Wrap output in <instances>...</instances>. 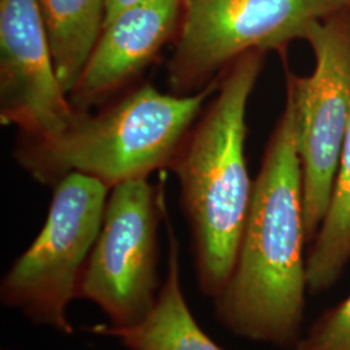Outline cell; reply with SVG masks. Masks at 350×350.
Instances as JSON below:
<instances>
[{"label": "cell", "mask_w": 350, "mask_h": 350, "mask_svg": "<svg viewBox=\"0 0 350 350\" xmlns=\"http://www.w3.org/2000/svg\"><path fill=\"white\" fill-rule=\"evenodd\" d=\"M350 11V0H347ZM350 261V118L332 199L306 257L308 293L332 287Z\"/></svg>", "instance_id": "7c38bea8"}, {"label": "cell", "mask_w": 350, "mask_h": 350, "mask_svg": "<svg viewBox=\"0 0 350 350\" xmlns=\"http://www.w3.org/2000/svg\"><path fill=\"white\" fill-rule=\"evenodd\" d=\"M143 1H147V0H105V24H108L120 13Z\"/></svg>", "instance_id": "5bb4252c"}, {"label": "cell", "mask_w": 350, "mask_h": 350, "mask_svg": "<svg viewBox=\"0 0 350 350\" xmlns=\"http://www.w3.org/2000/svg\"><path fill=\"white\" fill-rule=\"evenodd\" d=\"M3 350H8V349H3Z\"/></svg>", "instance_id": "9a60e30c"}, {"label": "cell", "mask_w": 350, "mask_h": 350, "mask_svg": "<svg viewBox=\"0 0 350 350\" xmlns=\"http://www.w3.org/2000/svg\"><path fill=\"white\" fill-rule=\"evenodd\" d=\"M305 244L296 120L286 94L253 183L232 274L213 300L217 321L239 338L293 349L302 336L308 293Z\"/></svg>", "instance_id": "6da1fadb"}, {"label": "cell", "mask_w": 350, "mask_h": 350, "mask_svg": "<svg viewBox=\"0 0 350 350\" xmlns=\"http://www.w3.org/2000/svg\"><path fill=\"white\" fill-rule=\"evenodd\" d=\"M75 109L52 62L37 0H0V122L20 137L60 133Z\"/></svg>", "instance_id": "ba28073f"}, {"label": "cell", "mask_w": 350, "mask_h": 350, "mask_svg": "<svg viewBox=\"0 0 350 350\" xmlns=\"http://www.w3.org/2000/svg\"><path fill=\"white\" fill-rule=\"evenodd\" d=\"M64 91L72 92L100 38L105 0H37Z\"/></svg>", "instance_id": "8fae6325"}, {"label": "cell", "mask_w": 350, "mask_h": 350, "mask_svg": "<svg viewBox=\"0 0 350 350\" xmlns=\"http://www.w3.org/2000/svg\"><path fill=\"white\" fill-rule=\"evenodd\" d=\"M347 8V0H182L167 86L192 95L217 85L252 51L287 53L314 23Z\"/></svg>", "instance_id": "277c9868"}, {"label": "cell", "mask_w": 350, "mask_h": 350, "mask_svg": "<svg viewBox=\"0 0 350 350\" xmlns=\"http://www.w3.org/2000/svg\"><path fill=\"white\" fill-rule=\"evenodd\" d=\"M111 188L81 173L55 187L46 222L0 284L4 306L37 325L73 334L68 317L88 256L100 232Z\"/></svg>", "instance_id": "5b68a950"}, {"label": "cell", "mask_w": 350, "mask_h": 350, "mask_svg": "<svg viewBox=\"0 0 350 350\" xmlns=\"http://www.w3.org/2000/svg\"><path fill=\"white\" fill-rule=\"evenodd\" d=\"M292 350H350V295L321 314Z\"/></svg>", "instance_id": "4fadbf2b"}, {"label": "cell", "mask_w": 350, "mask_h": 350, "mask_svg": "<svg viewBox=\"0 0 350 350\" xmlns=\"http://www.w3.org/2000/svg\"><path fill=\"white\" fill-rule=\"evenodd\" d=\"M167 270L157 302L139 325L127 328L94 325L88 331L117 338L129 350H225L201 328L188 306L180 280L179 247L166 217Z\"/></svg>", "instance_id": "30bf717a"}, {"label": "cell", "mask_w": 350, "mask_h": 350, "mask_svg": "<svg viewBox=\"0 0 350 350\" xmlns=\"http://www.w3.org/2000/svg\"><path fill=\"white\" fill-rule=\"evenodd\" d=\"M182 0H147L104 25L77 85L69 94L75 111L86 112L129 85L174 39Z\"/></svg>", "instance_id": "9c48e42d"}, {"label": "cell", "mask_w": 350, "mask_h": 350, "mask_svg": "<svg viewBox=\"0 0 350 350\" xmlns=\"http://www.w3.org/2000/svg\"><path fill=\"white\" fill-rule=\"evenodd\" d=\"M163 209L148 178L111 188L77 299L99 306L112 327L142 323L157 302L163 286L157 271V230Z\"/></svg>", "instance_id": "52a82bcc"}, {"label": "cell", "mask_w": 350, "mask_h": 350, "mask_svg": "<svg viewBox=\"0 0 350 350\" xmlns=\"http://www.w3.org/2000/svg\"><path fill=\"white\" fill-rule=\"evenodd\" d=\"M314 53L313 72L299 75L282 62L286 94L293 103L302 172L305 231L313 243L328 211L350 118V11L314 23L304 37Z\"/></svg>", "instance_id": "8992f818"}, {"label": "cell", "mask_w": 350, "mask_h": 350, "mask_svg": "<svg viewBox=\"0 0 350 350\" xmlns=\"http://www.w3.org/2000/svg\"><path fill=\"white\" fill-rule=\"evenodd\" d=\"M217 88L175 95L142 85L98 112L75 111L52 137H20L14 157L36 182L52 187L70 173L92 176L109 188L148 178L170 166Z\"/></svg>", "instance_id": "3957f363"}, {"label": "cell", "mask_w": 350, "mask_h": 350, "mask_svg": "<svg viewBox=\"0 0 350 350\" xmlns=\"http://www.w3.org/2000/svg\"><path fill=\"white\" fill-rule=\"evenodd\" d=\"M265 55L252 51L230 66L169 166L180 187L196 282L212 300L232 274L250 213L247 107Z\"/></svg>", "instance_id": "7a4b0ae2"}]
</instances>
